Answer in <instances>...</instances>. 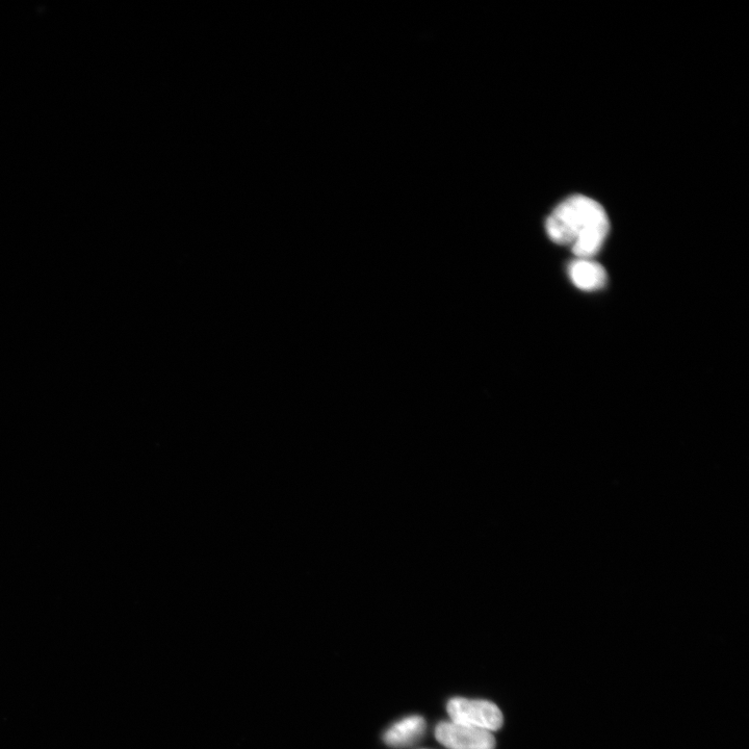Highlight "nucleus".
<instances>
[{
  "mask_svg": "<svg viewBox=\"0 0 749 749\" xmlns=\"http://www.w3.org/2000/svg\"><path fill=\"white\" fill-rule=\"evenodd\" d=\"M546 231L552 242L570 246L577 258L591 260L602 249L610 222L598 201L574 195L556 206L546 220Z\"/></svg>",
  "mask_w": 749,
  "mask_h": 749,
  "instance_id": "f257e3e1",
  "label": "nucleus"
},
{
  "mask_svg": "<svg viewBox=\"0 0 749 749\" xmlns=\"http://www.w3.org/2000/svg\"><path fill=\"white\" fill-rule=\"evenodd\" d=\"M451 721L488 732L502 728L504 717L494 703L481 700H468L455 697L447 706Z\"/></svg>",
  "mask_w": 749,
  "mask_h": 749,
  "instance_id": "f03ea898",
  "label": "nucleus"
},
{
  "mask_svg": "<svg viewBox=\"0 0 749 749\" xmlns=\"http://www.w3.org/2000/svg\"><path fill=\"white\" fill-rule=\"evenodd\" d=\"M426 721L422 716L413 715L397 723L383 736L384 742L391 747H406L416 743L425 733Z\"/></svg>",
  "mask_w": 749,
  "mask_h": 749,
  "instance_id": "39448f33",
  "label": "nucleus"
},
{
  "mask_svg": "<svg viewBox=\"0 0 749 749\" xmlns=\"http://www.w3.org/2000/svg\"><path fill=\"white\" fill-rule=\"evenodd\" d=\"M568 276L575 286L586 292L603 289L608 281L606 270L597 262L577 258L568 265Z\"/></svg>",
  "mask_w": 749,
  "mask_h": 749,
  "instance_id": "20e7f679",
  "label": "nucleus"
},
{
  "mask_svg": "<svg viewBox=\"0 0 749 749\" xmlns=\"http://www.w3.org/2000/svg\"><path fill=\"white\" fill-rule=\"evenodd\" d=\"M437 741L449 749H495L492 732L459 725L453 721L439 723L435 729Z\"/></svg>",
  "mask_w": 749,
  "mask_h": 749,
  "instance_id": "7ed1b4c3",
  "label": "nucleus"
}]
</instances>
